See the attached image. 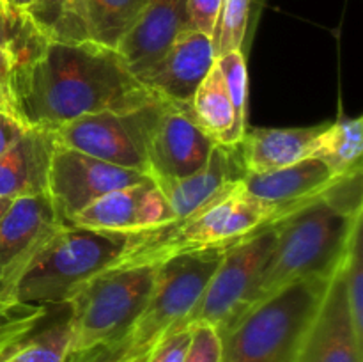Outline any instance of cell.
Returning <instances> with one entry per match:
<instances>
[{"label": "cell", "mask_w": 363, "mask_h": 362, "mask_svg": "<svg viewBox=\"0 0 363 362\" xmlns=\"http://www.w3.org/2000/svg\"><path fill=\"white\" fill-rule=\"evenodd\" d=\"M14 109L30 128L53 131L78 117L126 112L156 102L113 48L43 38L23 14L11 48Z\"/></svg>", "instance_id": "cell-1"}, {"label": "cell", "mask_w": 363, "mask_h": 362, "mask_svg": "<svg viewBox=\"0 0 363 362\" xmlns=\"http://www.w3.org/2000/svg\"><path fill=\"white\" fill-rule=\"evenodd\" d=\"M362 220L363 213L351 215L323 194L272 222L275 241L247 309L300 280L330 279Z\"/></svg>", "instance_id": "cell-2"}, {"label": "cell", "mask_w": 363, "mask_h": 362, "mask_svg": "<svg viewBox=\"0 0 363 362\" xmlns=\"http://www.w3.org/2000/svg\"><path fill=\"white\" fill-rule=\"evenodd\" d=\"M272 222V209L247 194L240 181L186 219L128 236L117 265H158L177 254L233 247Z\"/></svg>", "instance_id": "cell-3"}, {"label": "cell", "mask_w": 363, "mask_h": 362, "mask_svg": "<svg viewBox=\"0 0 363 362\" xmlns=\"http://www.w3.org/2000/svg\"><path fill=\"white\" fill-rule=\"evenodd\" d=\"M328 280H300L247 309L220 332V362H296Z\"/></svg>", "instance_id": "cell-4"}, {"label": "cell", "mask_w": 363, "mask_h": 362, "mask_svg": "<svg viewBox=\"0 0 363 362\" xmlns=\"http://www.w3.org/2000/svg\"><path fill=\"white\" fill-rule=\"evenodd\" d=\"M128 236L64 224L34 259L16 287V302L66 305L89 280L112 268L126 251Z\"/></svg>", "instance_id": "cell-5"}, {"label": "cell", "mask_w": 363, "mask_h": 362, "mask_svg": "<svg viewBox=\"0 0 363 362\" xmlns=\"http://www.w3.org/2000/svg\"><path fill=\"white\" fill-rule=\"evenodd\" d=\"M158 265L112 266L89 280L69 302L71 351L121 343L147 305Z\"/></svg>", "instance_id": "cell-6"}, {"label": "cell", "mask_w": 363, "mask_h": 362, "mask_svg": "<svg viewBox=\"0 0 363 362\" xmlns=\"http://www.w3.org/2000/svg\"><path fill=\"white\" fill-rule=\"evenodd\" d=\"M227 248L186 252L158 263L147 305L128 334L126 357L152 350L167 332L184 325Z\"/></svg>", "instance_id": "cell-7"}, {"label": "cell", "mask_w": 363, "mask_h": 362, "mask_svg": "<svg viewBox=\"0 0 363 362\" xmlns=\"http://www.w3.org/2000/svg\"><path fill=\"white\" fill-rule=\"evenodd\" d=\"M275 241V226L261 227L229 247L209 279L201 300L183 327L211 325L218 330L230 325L247 309L255 283L269 258Z\"/></svg>", "instance_id": "cell-8"}, {"label": "cell", "mask_w": 363, "mask_h": 362, "mask_svg": "<svg viewBox=\"0 0 363 362\" xmlns=\"http://www.w3.org/2000/svg\"><path fill=\"white\" fill-rule=\"evenodd\" d=\"M158 99L137 110L78 117L52 131L57 146L149 176L147 130Z\"/></svg>", "instance_id": "cell-9"}, {"label": "cell", "mask_w": 363, "mask_h": 362, "mask_svg": "<svg viewBox=\"0 0 363 362\" xmlns=\"http://www.w3.org/2000/svg\"><path fill=\"white\" fill-rule=\"evenodd\" d=\"M64 226L46 194L14 199L0 220V302L18 304L16 287L21 277Z\"/></svg>", "instance_id": "cell-10"}, {"label": "cell", "mask_w": 363, "mask_h": 362, "mask_svg": "<svg viewBox=\"0 0 363 362\" xmlns=\"http://www.w3.org/2000/svg\"><path fill=\"white\" fill-rule=\"evenodd\" d=\"M215 146L191 119L188 106L158 99L145 142L149 177L172 181L190 176L206 165Z\"/></svg>", "instance_id": "cell-11"}, {"label": "cell", "mask_w": 363, "mask_h": 362, "mask_svg": "<svg viewBox=\"0 0 363 362\" xmlns=\"http://www.w3.org/2000/svg\"><path fill=\"white\" fill-rule=\"evenodd\" d=\"M149 176L112 165L74 149L57 146L50 158L46 195L64 224L108 192L140 183Z\"/></svg>", "instance_id": "cell-12"}, {"label": "cell", "mask_w": 363, "mask_h": 362, "mask_svg": "<svg viewBox=\"0 0 363 362\" xmlns=\"http://www.w3.org/2000/svg\"><path fill=\"white\" fill-rule=\"evenodd\" d=\"M172 222L174 215L162 190L147 177L140 183L101 195L67 224L99 233L131 236L160 229Z\"/></svg>", "instance_id": "cell-13"}, {"label": "cell", "mask_w": 363, "mask_h": 362, "mask_svg": "<svg viewBox=\"0 0 363 362\" xmlns=\"http://www.w3.org/2000/svg\"><path fill=\"white\" fill-rule=\"evenodd\" d=\"M296 362H363L340 266L330 277L298 350Z\"/></svg>", "instance_id": "cell-14"}, {"label": "cell", "mask_w": 363, "mask_h": 362, "mask_svg": "<svg viewBox=\"0 0 363 362\" xmlns=\"http://www.w3.org/2000/svg\"><path fill=\"white\" fill-rule=\"evenodd\" d=\"M215 60L211 38L186 27L165 55L138 75L137 80L158 99L188 106Z\"/></svg>", "instance_id": "cell-15"}, {"label": "cell", "mask_w": 363, "mask_h": 362, "mask_svg": "<svg viewBox=\"0 0 363 362\" xmlns=\"http://www.w3.org/2000/svg\"><path fill=\"white\" fill-rule=\"evenodd\" d=\"M188 27L186 0H149L116 46L131 75L158 62L181 31Z\"/></svg>", "instance_id": "cell-16"}, {"label": "cell", "mask_w": 363, "mask_h": 362, "mask_svg": "<svg viewBox=\"0 0 363 362\" xmlns=\"http://www.w3.org/2000/svg\"><path fill=\"white\" fill-rule=\"evenodd\" d=\"M339 177L323 160L308 156L282 169L245 174L241 185L247 194L272 209L275 222L298 206L321 197Z\"/></svg>", "instance_id": "cell-17"}, {"label": "cell", "mask_w": 363, "mask_h": 362, "mask_svg": "<svg viewBox=\"0 0 363 362\" xmlns=\"http://www.w3.org/2000/svg\"><path fill=\"white\" fill-rule=\"evenodd\" d=\"M245 176L238 146L216 144L208 162L197 172L172 181H155L162 190L174 215V222L183 220L218 199L240 183Z\"/></svg>", "instance_id": "cell-18"}, {"label": "cell", "mask_w": 363, "mask_h": 362, "mask_svg": "<svg viewBox=\"0 0 363 362\" xmlns=\"http://www.w3.org/2000/svg\"><path fill=\"white\" fill-rule=\"evenodd\" d=\"M53 149L52 131L28 128L27 133L0 156V197L20 199L46 194Z\"/></svg>", "instance_id": "cell-19"}, {"label": "cell", "mask_w": 363, "mask_h": 362, "mask_svg": "<svg viewBox=\"0 0 363 362\" xmlns=\"http://www.w3.org/2000/svg\"><path fill=\"white\" fill-rule=\"evenodd\" d=\"M325 124L307 128H255L238 144L245 174H262L289 167L311 156L314 138Z\"/></svg>", "instance_id": "cell-20"}, {"label": "cell", "mask_w": 363, "mask_h": 362, "mask_svg": "<svg viewBox=\"0 0 363 362\" xmlns=\"http://www.w3.org/2000/svg\"><path fill=\"white\" fill-rule=\"evenodd\" d=\"M191 119L216 144L238 146L243 135L236 128V114L218 66H213L188 105Z\"/></svg>", "instance_id": "cell-21"}, {"label": "cell", "mask_w": 363, "mask_h": 362, "mask_svg": "<svg viewBox=\"0 0 363 362\" xmlns=\"http://www.w3.org/2000/svg\"><path fill=\"white\" fill-rule=\"evenodd\" d=\"M363 119L340 117L333 124H325L311 148L312 158H319L337 174L362 172Z\"/></svg>", "instance_id": "cell-22"}, {"label": "cell", "mask_w": 363, "mask_h": 362, "mask_svg": "<svg viewBox=\"0 0 363 362\" xmlns=\"http://www.w3.org/2000/svg\"><path fill=\"white\" fill-rule=\"evenodd\" d=\"M23 14L50 41L80 43L89 39L85 0H34Z\"/></svg>", "instance_id": "cell-23"}, {"label": "cell", "mask_w": 363, "mask_h": 362, "mask_svg": "<svg viewBox=\"0 0 363 362\" xmlns=\"http://www.w3.org/2000/svg\"><path fill=\"white\" fill-rule=\"evenodd\" d=\"M149 0H85L89 39L116 50Z\"/></svg>", "instance_id": "cell-24"}, {"label": "cell", "mask_w": 363, "mask_h": 362, "mask_svg": "<svg viewBox=\"0 0 363 362\" xmlns=\"http://www.w3.org/2000/svg\"><path fill=\"white\" fill-rule=\"evenodd\" d=\"M46 319L21 341L9 362H66L73 341L69 316L53 323Z\"/></svg>", "instance_id": "cell-25"}, {"label": "cell", "mask_w": 363, "mask_h": 362, "mask_svg": "<svg viewBox=\"0 0 363 362\" xmlns=\"http://www.w3.org/2000/svg\"><path fill=\"white\" fill-rule=\"evenodd\" d=\"M252 0H222L215 31L211 34L215 59L234 50H243Z\"/></svg>", "instance_id": "cell-26"}, {"label": "cell", "mask_w": 363, "mask_h": 362, "mask_svg": "<svg viewBox=\"0 0 363 362\" xmlns=\"http://www.w3.org/2000/svg\"><path fill=\"white\" fill-rule=\"evenodd\" d=\"M362 222L357 224L351 234L350 245L346 248L340 272H342L344 287H346L347 305L353 319L354 332L363 341V261H362Z\"/></svg>", "instance_id": "cell-27"}, {"label": "cell", "mask_w": 363, "mask_h": 362, "mask_svg": "<svg viewBox=\"0 0 363 362\" xmlns=\"http://www.w3.org/2000/svg\"><path fill=\"white\" fill-rule=\"evenodd\" d=\"M215 64L218 66L223 80H225L227 91H229L230 102H233L234 114H236V128L241 135L247 131V59L243 50H234L225 55L216 57Z\"/></svg>", "instance_id": "cell-28"}, {"label": "cell", "mask_w": 363, "mask_h": 362, "mask_svg": "<svg viewBox=\"0 0 363 362\" xmlns=\"http://www.w3.org/2000/svg\"><path fill=\"white\" fill-rule=\"evenodd\" d=\"M48 314L50 311L46 305H28L16 318L0 325V362H9L21 341L34 332L48 318Z\"/></svg>", "instance_id": "cell-29"}, {"label": "cell", "mask_w": 363, "mask_h": 362, "mask_svg": "<svg viewBox=\"0 0 363 362\" xmlns=\"http://www.w3.org/2000/svg\"><path fill=\"white\" fill-rule=\"evenodd\" d=\"M222 341L211 325H191V337L183 362H220Z\"/></svg>", "instance_id": "cell-30"}, {"label": "cell", "mask_w": 363, "mask_h": 362, "mask_svg": "<svg viewBox=\"0 0 363 362\" xmlns=\"http://www.w3.org/2000/svg\"><path fill=\"white\" fill-rule=\"evenodd\" d=\"M191 327H177L152 346L145 362H183L190 344Z\"/></svg>", "instance_id": "cell-31"}, {"label": "cell", "mask_w": 363, "mask_h": 362, "mask_svg": "<svg viewBox=\"0 0 363 362\" xmlns=\"http://www.w3.org/2000/svg\"><path fill=\"white\" fill-rule=\"evenodd\" d=\"M222 0H186L188 27L211 38Z\"/></svg>", "instance_id": "cell-32"}, {"label": "cell", "mask_w": 363, "mask_h": 362, "mask_svg": "<svg viewBox=\"0 0 363 362\" xmlns=\"http://www.w3.org/2000/svg\"><path fill=\"white\" fill-rule=\"evenodd\" d=\"M21 23H23V13L11 9L6 0H0V48L6 50L9 55L20 34Z\"/></svg>", "instance_id": "cell-33"}, {"label": "cell", "mask_w": 363, "mask_h": 362, "mask_svg": "<svg viewBox=\"0 0 363 362\" xmlns=\"http://www.w3.org/2000/svg\"><path fill=\"white\" fill-rule=\"evenodd\" d=\"M128 350V337L121 343L101 344L84 351H73V362H123Z\"/></svg>", "instance_id": "cell-34"}, {"label": "cell", "mask_w": 363, "mask_h": 362, "mask_svg": "<svg viewBox=\"0 0 363 362\" xmlns=\"http://www.w3.org/2000/svg\"><path fill=\"white\" fill-rule=\"evenodd\" d=\"M27 124L14 114L0 109V156L9 151L28 131Z\"/></svg>", "instance_id": "cell-35"}, {"label": "cell", "mask_w": 363, "mask_h": 362, "mask_svg": "<svg viewBox=\"0 0 363 362\" xmlns=\"http://www.w3.org/2000/svg\"><path fill=\"white\" fill-rule=\"evenodd\" d=\"M11 80H13V59L6 50L0 48V109L18 117L13 102V91H11Z\"/></svg>", "instance_id": "cell-36"}, {"label": "cell", "mask_w": 363, "mask_h": 362, "mask_svg": "<svg viewBox=\"0 0 363 362\" xmlns=\"http://www.w3.org/2000/svg\"><path fill=\"white\" fill-rule=\"evenodd\" d=\"M25 309H27V304H2V302H0V325L16 318V316L21 314Z\"/></svg>", "instance_id": "cell-37"}, {"label": "cell", "mask_w": 363, "mask_h": 362, "mask_svg": "<svg viewBox=\"0 0 363 362\" xmlns=\"http://www.w3.org/2000/svg\"><path fill=\"white\" fill-rule=\"evenodd\" d=\"M32 2H34V0H6V4L11 7V9L20 11V13H25V11L30 7Z\"/></svg>", "instance_id": "cell-38"}, {"label": "cell", "mask_w": 363, "mask_h": 362, "mask_svg": "<svg viewBox=\"0 0 363 362\" xmlns=\"http://www.w3.org/2000/svg\"><path fill=\"white\" fill-rule=\"evenodd\" d=\"M14 199H7V197H0V220H2V216L6 215L7 209L11 208V204H13Z\"/></svg>", "instance_id": "cell-39"}, {"label": "cell", "mask_w": 363, "mask_h": 362, "mask_svg": "<svg viewBox=\"0 0 363 362\" xmlns=\"http://www.w3.org/2000/svg\"><path fill=\"white\" fill-rule=\"evenodd\" d=\"M149 353H151V350L145 351V353L135 355V357H126V355H124V361L123 362H145V361H147Z\"/></svg>", "instance_id": "cell-40"}, {"label": "cell", "mask_w": 363, "mask_h": 362, "mask_svg": "<svg viewBox=\"0 0 363 362\" xmlns=\"http://www.w3.org/2000/svg\"><path fill=\"white\" fill-rule=\"evenodd\" d=\"M66 362H73V351H71V353H69V355H67Z\"/></svg>", "instance_id": "cell-41"}]
</instances>
